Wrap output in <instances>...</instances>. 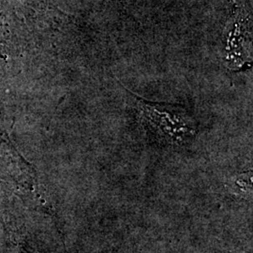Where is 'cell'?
<instances>
[{"instance_id":"cell-1","label":"cell","mask_w":253,"mask_h":253,"mask_svg":"<svg viewBox=\"0 0 253 253\" xmlns=\"http://www.w3.org/2000/svg\"><path fill=\"white\" fill-rule=\"evenodd\" d=\"M144 124L162 139L181 144L194 135L197 125L188 109L179 104L150 101L134 96Z\"/></svg>"}]
</instances>
